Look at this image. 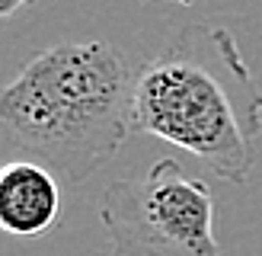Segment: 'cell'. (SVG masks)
<instances>
[{
	"instance_id": "obj_4",
	"label": "cell",
	"mask_w": 262,
	"mask_h": 256,
	"mask_svg": "<svg viewBox=\"0 0 262 256\" xmlns=\"http://www.w3.org/2000/svg\"><path fill=\"white\" fill-rule=\"evenodd\" d=\"M64 221V186L38 160L0 163V230L10 237H45Z\"/></svg>"
},
{
	"instance_id": "obj_2",
	"label": "cell",
	"mask_w": 262,
	"mask_h": 256,
	"mask_svg": "<svg viewBox=\"0 0 262 256\" xmlns=\"http://www.w3.org/2000/svg\"><path fill=\"white\" fill-rule=\"evenodd\" d=\"M0 128L68 183L96 173L135 132V74L109 42H64L0 90Z\"/></svg>"
},
{
	"instance_id": "obj_6",
	"label": "cell",
	"mask_w": 262,
	"mask_h": 256,
	"mask_svg": "<svg viewBox=\"0 0 262 256\" xmlns=\"http://www.w3.org/2000/svg\"><path fill=\"white\" fill-rule=\"evenodd\" d=\"M169 4H179V7H192L195 0H169Z\"/></svg>"
},
{
	"instance_id": "obj_1",
	"label": "cell",
	"mask_w": 262,
	"mask_h": 256,
	"mask_svg": "<svg viewBox=\"0 0 262 256\" xmlns=\"http://www.w3.org/2000/svg\"><path fill=\"white\" fill-rule=\"evenodd\" d=\"M135 132L199 157L227 183L256 166L262 90L233 32L195 23L135 74Z\"/></svg>"
},
{
	"instance_id": "obj_5",
	"label": "cell",
	"mask_w": 262,
	"mask_h": 256,
	"mask_svg": "<svg viewBox=\"0 0 262 256\" xmlns=\"http://www.w3.org/2000/svg\"><path fill=\"white\" fill-rule=\"evenodd\" d=\"M32 0H0V26H4L10 16H16V13L23 10V7H29Z\"/></svg>"
},
{
	"instance_id": "obj_3",
	"label": "cell",
	"mask_w": 262,
	"mask_h": 256,
	"mask_svg": "<svg viewBox=\"0 0 262 256\" xmlns=\"http://www.w3.org/2000/svg\"><path fill=\"white\" fill-rule=\"evenodd\" d=\"M99 218L109 256H221L211 189L176 160H157L144 176L106 186Z\"/></svg>"
}]
</instances>
